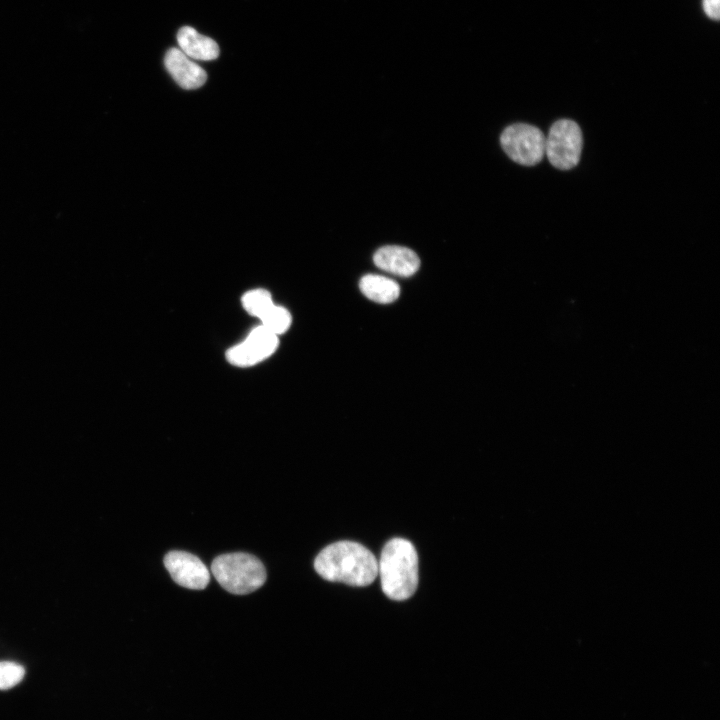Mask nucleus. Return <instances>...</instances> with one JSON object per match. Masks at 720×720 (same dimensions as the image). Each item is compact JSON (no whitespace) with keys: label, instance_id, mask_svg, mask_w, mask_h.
Wrapping results in <instances>:
<instances>
[{"label":"nucleus","instance_id":"obj_1","mask_svg":"<svg viewBox=\"0 0 720 720\" xmlns=\"http://www.w3.org/2000/svg\"><path fill=\"white\" fill-rule=\"evenodd\" d=\"M316 572L326 580L367 586L378 574L375 556L363 545L339 541L325 547L314 561Z\"/></svg>","mask_w":720,"mask_h":720},{"label":"nucleus","instance_id":"obj_2","mask_svg":"<svg viewBox=\"0 0 720 720\" xmlns=\"http://www.w3.org/2000/svg\"><path fill=\"white\" fill-rule=\"evenodd\" d=\"M384 594L393 600L410 598L418 584V557L411 542L393 538L384 546L378 563Z\"/></svg>","mask_w":720,"mask_h":720},{"label":"nucleus","instance_id":"obj_3","mask_svg":"<svg viewBox=\"0 0 720 720\" xmlns=\"http://www.w3.org/2000/svg\"><path fill=\"white\" fill-rule=\"evenodd\" d=\"M211 572L218 583L228 592L237 595L251 593L266 581L262 562L247 553H228L216 557Z\"/></svg>","mask_w":720,"mask_h":720},{"label":"nucleus","instance_id":"obj_4","mask_svg":"<svg viewBox=\"0 0 720 720\" xmlns=\"http://www.w3.org/2000/svg\"><path fill=\"white\" fill-rule=\"evenodd\" d=\"M583 137L579 125L571 119L553 123L545 137V155L557 169L569 170L580 160Z\"/></svg>","mask_w":720,"mask_h":720},{"label":"nucleus","instance_id":"obj_5","mask_svg":"<svg viewBox=\"0 0 720 720\" xmlns=\"http://www.w3.org/2000/svg\"><path fill=\"white\" fill-rule=\"evenodd\" d=\"M500 144L510 159L524 166L538 164L545 155L544 134L526 123L506 127L500 136Z\"/></svg>","mask_w":720,"mask_h":720},{"label":"nucleus","instance_id":"obj_6","mask_svg":"<svg viewBox=\"0 0 720 720\" xmlns=\"http://www.w3.org/2000/svg\"><path fill=\"white\" fill-rule=\"evenodd\" d=\"M278 343V336L260 325L252 329L242 342L228 349L226 359L234 366H253L270 357Z\"/></svg>","mask_w":720,"mask_h":720},{"label":"nucleus","instance_id":"obj_7","mask_svg":"<svg viewBox=\"0 0 720 720\" xmlns=\"http://www.w3.org/2000/svg\"><path fill=\"white\" fill-rule=\"evenodd\" d=\"M164 565L172 579L185 588L202 590L210 581V573L206 565L189 552H168L164 557Z\"/></svg>","mask_w":720,"mask_h":720},{"label":"nucleus","instance_id":"obj_8","mask_svg":"<svg viewBox=\"0 0 720 720\" xmlns=\"http://www.w3.org/2000/svg\"><path fill=\"white\" fill-rule=\"evenodd\" d=\"M373 261L379 269L402 277L414 275L420 267V259L413 250L396 245L379 248Z\"/></svg>","mask_w":720,"mask_h":720},{"label":"nucleus","instance_id":"obj_9","mask_svg":"<svg viewBox=\"0 0 720 720\" xmlns=\"http://www.w3.org/2000/svg\"><path fill=\"white\" fill-rule=\"evenodd\" d=\"M164 63L172 78L184 89H196L206 82L205 70L179 48H170L166 52Z\"/></svg>","mask_w":720,"mask_h":720},{"label":"nucleus","instance_id":"obj_10","mask_svg":"<svg viewBox=\"0 0 720 720\" xmlns=\"http://www.w3.org/2000/svg\"><path fill=\"white\" fill-rule=\"evenodd\" d=\"M179 49L190 59L209 61L219 56L218 44L194 28L184 26L177 33Z\"/></svg>","mask_w":720,"mask_h":720},{"label":"nucleus","instance_id":"obj_11","mask_svg":"<svg viewBox=\"0 0 720 720\" xmlns=\"http://www.w3.org/2000/svg\"><path fill=\"white\" fill-rule=\"evenodd\" d=\"M359 287L368 299L380 304L392 303L400 295L399 284L382 275L367 274L363 276L360 279Z\"/></svg>","mask_w":720,"mask_h":720},{"label":"nucleus","instance_id":"obj_12","mask_svg":"<svg viewBox=\"0 0 720 720\" xmlns=\"http://www.w3.org/2000/svg\"><path fill=\"white\" fill-rule=\"evenodd\" d=\"M241 301L246 312L259 319L274 305L270 292L261 288L246 292Z\"/></svg>","mask_w":720,"mask_h":720},{"label":"nucleus","instance_id":"obj_13","mask_svg":"<svg viewBox=\"0 0 720 720\" xmlns=\"http://www.w3.org/2000/svg\"><path fill=\"white\" fill-rule=\"evenodd\" d=\"M260 320L263 327L279 336L289 329L292 317L286 308L274 304Z\"/></svg>","mask_w":720,"mask_h":720},{"label":"nucleus","instance_id":"obj_14","mask_svg":"<svg viewBox=\"0 0 720 720\" xmlns=\"http://www.w3.org/2000/svg\"><path fill=\"white\" fill-rule=\"evenodd\" d=\"M24 676L25 669L22 665L11 661L0 662V690L16 686Z\"/></svg>","mask_w":720,"mask_h":720},{"label":"nucleus","instance_id":"obj_15","mask_svg":"<svg viewBox=\"0 0 720 720\" xmlns=\"http://www.w3.org/2000/svg\"><path fill=\"white\" fill-rule=\"evenodd\" d=\"M703 10L705 14L714 20L719 18V0H703Z\"/></svg>","mask_w":720,"mask_h":720}]
</instances>
